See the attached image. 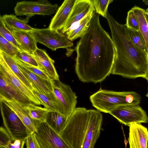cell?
Masks as SVG:
<instances>
[{
    "label": "cell",
    "instance_id": "6da1fadb",
    "mask_svg": "<svg viewBox=\"0 0 148 148\" xmlns=\"http://www.w3.org/2000/svg\"><path fill=\"white\" fill-rule=\"evenodd\" d=\"M95 12L86 33L75 47V71L79 80L96 84L111 74L116 56L112 38L101 26Z\"/></svg>",
    "mask_w": 148,
    "mask_h": 148
},
{
    "label": "cell",
    "instance_id": "7a4b0ae2",
    "mask_svg": "<svg viewBox=\"0 0 148 148\" xmlns=\"http://www.w3.org/2000/svg\"><path fill=\"white\" fill-rule=\"evenodd\" d=\"M116 51L111 74L124 77L148 79V54L131 41L125 24L118 23L108 12L106 18Z\"/></svg>",
    "mask_w": 148,
    "mask_h": 148
},
{
    "label": "cell",
    "instance_id": "3957f363",
    "mask_svg": "<svg viewBox=\"0 0 148 148\" xmlns=\"http://www.w3.org/2000/svg\"><path fill=\"white\" fill-rule=\"evenodd\" d=\"M102 121V115L98 110L76 108L59 135L70 148H95Z\"/></svg>",
    "mask_w": 148,
    "mask_h": 148
},
{
    "label": "cell",
    "instance_id": "277c9868",
    "mask_svg": "<svg viewBox=\"0 0 148 148\" xmlns=\"http://www.w3.org/2000/svg\"><path fill=\"white\" fill-rule=\"evenodd\" d=\"M92 106L100 112L109 113L116 107L123 105L139 104L141 97L134 91L117 92L102 89L90 95Z\"/></svg>",
    "mask_w": 148,
    "mask_h": 148
},
{
    "label": "cell",
    "instance_id": "5b68a950",
    "mask_svg": "<svg viewBox=\"0 0 148 148\" xmlns=\"http://www.w3.org/2000/svg\"><path fill=\"white\" fill-rule=\"evenodd\" d=\"M53 92L56 100L57 112L68 117L74 111L77 103L75 93L71 86L59 79L51 80Z\"/></svg>",
    "mask_w": 148,
    "mask_h": 148
},
{
    "label": "cell",
    "instance_id": "8992f818",
    "mask_svg": "<svg viewBox=\"0 0 148 148\" xmlns=\"http://www.w3.org/2000/svg\"><path fill=\"white\" fill-rule=\"evenodd\" d=\"M37 42L42 44L52 51L60 48L71 47L73 43L66 36L58 31L47 28L35 29L30 32Z\"/></svg>",
    "mask_w": 148,
    "mask_h": 148
},
{
    "label": "cell",
    "instance_id": "52a82bcc",
    "mask_svg": "<svg viewBox=\"0 0 148 148\" xmlns=\"http://www.w3.org/2000/svg\"><path fill=\"white\" fill-rule=\"evenodd\" d=\"M0 101L1 112L5 129L12 139L26 140L32 134L10 108Z\"/></svg>",
    "mask_w": 148,
    "mask_h": 148
},
{
    "label": "cell",
    "instance_id": "ba28073f",
    "mask_svg": "<svg viewBox=\"0 0 148 148\" xmlns=\"http://www.w3.org/2000/svg\"><path fill=\"white\" fill-rule=\"evenodd\" d=\"M119 122L129 126L131 124L148 123L146 112L139 104H127L116 107L109 113Z\"/></svg>",
    "mask_w": 148,
    "mask_h": 148
},
{
    "label": "cell",
    "instance_id": "9c48e42d",
    "mask_svg": "<svg viewBox=\"0 0 148 148\" xmlns=\"http://www.w3.org/2000/svg\"><path fill=\"white\" fill-rule=\"evenodd\" d=\"M58 8L57 4H52L47 0H41L18 2L14 10L17 16L30 17L36 14L50 16L56 13Z\"/></svg>",
    "mask_w": 148,
    "mask_h": 148
},
{
    "label": "cell",
    "instance_id": "30bf717a",
    "mask_svg": "<svg viewBox=\"0 0 148 148\" xmlns=\"http://www.w3.org/2000/svg\"><path fill=\"white\" fill-rule=\"evenodd\" d=\"M34 133L41 148H70L60 135L46 123H41Z\"/></svg>",
    "mask_w": 148,
    "mask_h": 148
},
{
    "label": "cell",
    "instance_id": "8fae6325",
    "mask_svg": "<svg viewBox=\"0 0 148 148\" xmlns=\"http://www.w3.org/2000/svg\"><path fill=\"white\" fill-rule=\"evenodd\" d=\"M0 73L5 79L27 97L33 103L42 105L32 91L29 89L14 75L0 56Z\"/></svg>",
    "mask_w": 148,
    "mask_h": 148
},
{
    "label": "cell",
    "instance_id": "7c38bea8",
    "mask_svg": "<svg viewBox=\"0 0 148 148\" xmlns=\"http://www.w3.org/2000/svg\"><path fill=\"white\" fill-rule=\"evenodd\" d=\"M94 8L91 0H76L70 16L61 32L66 33Z\"/></svg>",
    "mask_w": 148,
    "mask_h": 148
},
{
    "label": "cell",
    "instance_id": "4fadbf2b",
    "mask_svg": "<svg viewBox=\"0 0 148 148\" xmlns=\"http://www.w3.org/2000/svg\"><path fill=\"white\" fill-rule=\"evenodd\" d=\"M16 62L21 71L32 84L33 88L50 98H55L53 92L52 80L49 81L44 79Z\"/></svg>",
    "mask_w": 148,
    "mask_h": 148
},
{
    "label": "cell",
    "instance_id": "5bb4252c",
    "mask_svg": "<svg viewBox=\"0 0 148 148\" xmlns=\"http://www.w3.org/2000/svg\"><path fill=\"white\" fill-rule=\"evenodd\" d=\"M76 0H65L58 8L52 18L48 28L56 31L62 30L69 18Z\"/></svg>",
    "mask_w": 148,
    "mask_h": 148
},
{
    "label": "cell",
    "instance_id": "9a60e30c",
    "mask_svg": "<svg viewBox=\"0 0 148 148\" xmlns=\"http://www.w3.org/2000/svg\"><path fill=\"white\" fill-rule=\"evenodd\" d=\"M2 99L14 100L24 106L32 103L0 73V99Z\"/></svg>",
    "mask_w": 148,
    "mask_h": 148
},
{
    "label": "cell",
    "instance_id": "2e32d148",
    "mask_svg": "<svg viewBox=\"0 0 148 148\" xmlns=\"http://www.w3.org/2000/svg\"><path fill=\"white\" fill-rule=\"evenodd\" d=\"M129 126L130 148H147L148 141L147 128L137 123L131 124Z\"/></svg>",
    "mask_w": 148,
    "mask_h": 148
},
{
    "label": "cell",
    "instance_id": "e0dca14e",
    "mask_svg": "<svg viewBox=\"0 0 148 148\" xmlns=\"http://www.w3.org/2000/svg\"><path fill=\"white\" fill-rule=\"evenodd\" d=\"M0 101L3 102L15 112L32 133L36 132L37 128L24 106L14 100L2 99H0Z\"/></svg>",
    "mask_w": 148,
    "mask_h": 148
},
{
    "label": "cell",
    "instance_id": "ac0fdd59",
    "mask_svg": "<svg viewBox=\"0 0 148 148\" xmlns=\"http://www.w3.org/2000/svg\"><path fill=\"white\" fill-rule=\"evenodd\" d=\"M33 54L38 64L52 80L59 79V76L54 65L55 61L49 56L45 50L38 48Z\"/></svg>",
    "mask_w": 148,
    "mask_h": 148
},
{
    "label": "cell",
    "instance_id": "d6986e66",
    "mask_svg": "<svg viewBox=\"0 0 148 148\" xmlns=\"http://www.w3.org/2000/svg\"><path fill=\"white\" fill-rule=\"evenodd\" d=\"M23 50L32 54L38 48L37 42L30 32L11 31Z\"/></svg>",
    "mask_w": 148,
    "mask_h": 148
},
{
    "label": "cell",
    "instance_id": "ffe728a7",
    "mask_svg": "<svg viewBox=\"0 0 148 148\" xmlns=\"http://www.w3.org/2000/svg\"><path fill=\"white\" fill-rule=\"evenodd\" d=\"M94 8L77 24V25L65 34L68 38L71 41L81 38L87 32L89 26L92 18L95 12Z\"/></svg>",
    "mask_w": 148,
    "mask_h": 148
},
{
    "label": "cell",
    "instance_id": "44dd1931",
    "mask_svg": "<svg viewBox=\"0 0 148 148\" xmlns=\"http://www.w3.org/2000/svg\"><path fill=\"white\" fill-rule=\"evenodd\" d=\"M6 27L10 31H25L30 32L34 29L29 26L25 20L18 18L13 14H5L1 16Z\"/></svg>",
    "mask_w": 148,
    "mask_h": 148
},
{
    "label": "cell",
    "instance_id": "7402d4cb",
    "mask_svg": "<svg viewBox=\"0 0 148 148\" xmlns=\"http://www.w3.org/2000/svg\"><path fill=\"white\" fill-rule=\"evenodd\" d=\"M24 106L37 128L41 123H46L47 115L50 111L49 110L33 103Z\"/></svg>",
    "mask_w": 148,
    "mask_h": 148
},
{
    "label": "cell",
    "instance_id": "603a6c76",
    "mask_svg": "<svg viewBox=\"0 0 148 148\" xmlns=\"http://www.w3.org/2000/svg\"><path fill=\"white\" fill-rule=\"evenodd\" d=\"M0 56L14 75L24 84L32 90L33 88L32 84L21 71L14 58L1 51Z\"/></svg>",
    "mask_w": 148,
    "mask_h": 148
},
{
    "label": "cell",
    "instance_id": "cb8c5ba5",
    "mask_svg": "<svg viewBox=\"0 0 148 148\" xmlns=\"http://www.w3.org/2000/svg\"><path fill=\"white\" fill-rule=\"evenodd\" d=\"M67 118L58 112L49 111L47 115L46 123L59 134Z\"/></svg>",
    "mask_w": 148,
    "mask_h": 148
},
{
    "label": "cell",
    "instance_id": "d4e9b609",
    "mask_svg": "<svg viewBox=\"0 0 148 148\" xmlns=\"http://www.w3.org/2000/svg\"><path fill=\"white\" fill-rule=\"evenodd\" d=\"M131 9L135 15L138 23L139 31L144 38L148 50V26L145 15L146 10L136 6Z\"/></svg>",
    "mask_w": 148,
    "mask_h": 148
},
{
    "label": "cell",
    "instance_id": "484cf974",
    "mask_svg": "<svg viewBox=\"0 0 148 148\" xmlns=\"http://www.w3.org/2000/svg\"><path fill=\"white\" fill-rule=\"evenodd\" d=\"M32 91L37 98L41 102L42 105L44 106V108L50 111L57 112L56 98H50L34 88H33Z\"/></svg>",
    "mask_w": 148,
    "mask_h": 148
},
{
    "label": "cell",
    "instance_id": "4316f807",
    "mask_svg": "<svg viewBox=\"0 0 148 148\" xmlns=\"http://www.w3.org/2000/svg\"><path fill=\"white\" fill-rule=\"evenodd\" d=\"M127 30L132 42L141 50L148 54V50L145 40L140 32L127 27Z\"/></svg>",
    "mask_w": 148,
    "mask_h": 148
},
{
    "label": "cell",
    "instance_id": "83f0119b",
    "mask_svg": "<svg viewBox=\"0 0 148 148\" xmlns=\"http://www.w3.org/2000/svg\"><path fill=\"white\" fill-rule=\"evenodd\" d=\"M14 58L44 71L43 68L38 64L33 54L24 50H19Z\"/></svg>",
    "mask_w": 148,
    "mask_h": 148
},
{
    "label": "cell",
    "instance_id": "f1b7e54d",
    "mask_svg": "<svg viewBox=\"0 0 148 148\" xmlns=\"http://www.w3.org/2000/svg\"><path fill=\"white\" fill-rule=\"evenodd\" d=\"M0 35L20 50H23L11 32L6 27L1 15L0 16Z\"/></svg>",
    "mask_w": 148,
    "mask_h": 148
},
{
    "label": "cell",
    "instance_id": "f546056e",
    "mask_svg": "<svg viewBox=\"0 0 148 148\" xmlns=\"http://www.w3.org/2000/svg\"><path fill=\"white\" fill-rule=\"evenodd\" d=\"M11 43L0 35V51L8 56L14 58L19 50Z\"/></svg>",
    "mask_w": 148,
    "mask_h": 148
},
{
    "label": "cell",
    "instance_id": "4dcf8cb0",
    "mask_svg": "<svg viewBox=\"0 0 148 148\" xmlns=\"http://www.w3.org/2000/svg\"><path fill=\"white\" fill-rule=\"evenodd\" d=\"M96 13L106 18L109 5L113 0H91Z\"/></svg>",
    "mask_w": 148,
    "mask_h": 148
},
{
    "label": "cell",
    "instance_id": "1f68e13d",
    "mask_svg": "<svg viewBox=\"0 0 148 148\" xmlns=\"http://www.w3.org/2000/svg\"><path fill=\"white\" fill-rule=\"evenodd\" d=\"M15 59L16 62L36 75L48 81H50L52 80L49 75L45 71L26 63Z\"/></svg>",
    "mask_w": 148,
    "mask_h": 148
},
{
    "label": "cell",
    "instance_id": "d6a6232c",
    "mask_svg": "<svg viewBox=\"0 0 148 148\" xmlns=\"http://www.w3.org/2000/svg\"><path fill=\"white\" fill-rule=\"evenodd\" d=\"M125 25L128 28L139 31L138 23L135 15L131 9L127 12Z\"/></svg>",
    "mask_w": 148,
    "mask_h": 148
},
{
    "label": "cell",
    "instance_id": "836d02e7",
    "mask_svg": "<svg viewBox=\"0 0 148 148\" xmlns=\"http://www.w3.org/2000/svg\"><path fill=\"white\" fill-rule=\"evenodd\" d=\"M12 139L5 128L2 127H0V146H7Z\"/></svg>",
    "mask_w": 148,
    "mask_h": 148
},
{
    "label": "cell",
    "instance_id": "e575fe53",
    "mask_svg": "<svg viewBox=\"0 0 148 148\" xmlns=\"http://www.w3.org/2000/svg\"><path fill=\"white\" fill-rule=\"evenodd\" d=\"M27 148H41L35 133L29 135L25 140Z\"/></svg>",
    "mask_w": 148,
    "mask_h": 148
},
{
    "label": "cell",
    "instance_id": "d590c367",
    "mask_svg": "<svg viewBox=\"0 0 148 148\" xmlns=\"http://www.w3.org/2000/svg\"><path fill=\"white\" fill-rule=\"evenodd\" d=\"M26 140L12 139L6 147L0 146V148H24Z\"/></svg>",
    "mask_w": 148,
    "mask_h": 148
},
{
    "label": "cell",
    "instance_id": "8d00e7d4",
    "mask_svg": "<svg viewBox=\"0 0 148 148\" xmlns=\"http://www.w3.org/2000/svg\"><path fill=\"white\" fill-rule=\"evenodd\" d=\"M145 15L147 23L148 26V13L146 11L145 12Z\"/></svg>",
    "mask_w": 148,
    "mask_h": 148
},
{
    "label": "cell",
    "instance_id": "74e56055",
    "mask_svg": "<svg viewBox=\"0 0 148 148\" xmlns=\"http://www.w3.org/2000/svg\"><path fill=\"white\" fill-rule=\"evenodd\" d=\"M143 1L145 4L148 5V0H144Z\"/></svg>",
    "mask_w": 148,
    "mask_h": 148
},
{
    "label": "cell",
    "instance_id": "f35d334b",
    "mask_svg": "<svg viewBox=\"0 0 148 148\" xmlns=\"http://www.w3.org/2000/svg\"><path fill=\"white\" fill-rule=\"evenodd\" d=\"M147 82H148V79H147ZM146 96L147 97H148V91H147V92L146 94Z\"/></svg>",
    "mask_w": 148,
    "mask_h": 148
},
{
    "label": "cell",
    "instance_id": "ab89813d",
    "mask_svg": "<svg viewBox=\"0 0 148 148\" xmlns=\"http://www.w3.org/2000/svg\"><path fill=\"white\" fill-rule=\"evenodd\" d=\"M146 11L148 13V8L146 10Z\"/></svg>",
    "mask_w": 148,
    "mask_h": 148
},
{
    "label": "cell",
    "instance_id": "60d3db41",
    "mask_svg": "<svg viewBox=\"0 0 148 148\" xmlns=\"http://www.w3.org/2000/svg\"><path fill=\"white\" fill-rule=\"evenodd\" d=\"M147 148H148V142H147Z\"/></svg>",
    "mask_w": 148,
    "mask_h": 148
}]
</instances>
